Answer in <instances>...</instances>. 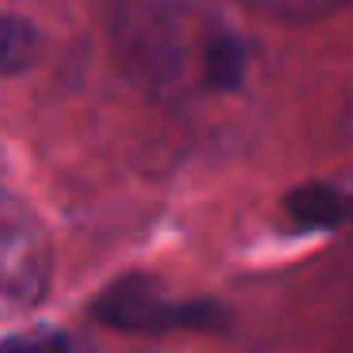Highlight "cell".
<instances>
[{
    "label": "cell",
    "mask_w": 353,
    "mask_h": 353,
    "mask_svg": "<svg viewBox=\"0 0 353 353\" xmlns=\"http://www.w3.org/2000/svg\"><path fill=\"white\" fill-rule=\"evenodd\" d=\"M99 319L118 330H168V327H209L216 312L209 304H179L160 292V285L141 274L114 281L99 296Z\"/></svg>",
    "instance_id": "1"
},
{
    "label": "cell",
    "mask_w": 353,
    "mask_h": 353,
    "mask_svg": "<svg viewBox=\"0 0 353 353\" xmlns=\"http://www.w3.org/2000/svg\"><path fill=\"white\" fill-rule=\"evenodd\" d=\"M285 213L304 232H334L353 224V194L338 186L307 183L285 198Z\"/></svg>",
    "instance_id": "2"
},
{
    "label": "cell",
    "mask_w": 353,
    "mask_h": 353,
    "mask_svg": "<svg viewBox=\"0 0 353 353\" xmlns=\"http://www.w3.org/2000/svg\"><path fill=\"white\" fill-rule=\"evenodd\" d=\"M201 72H205V84L216 92L239 88L247 77V46L236 34H213L201 54Z\"/></svg>",
    "instance_id": "3"
},
{
    "label": "cell",
    "mask_w": 353,
    "mask_h": 353,
    "mask_svg": "<svg viewBox=\"0 0 353 353\" xmlns=\"http://www.w3.org/2000/svg\"><path fill=\"white\" fill-rule=\"evenodd\" d=\"M34 54H39L34 23L0 12V77H16V72L31 69Z\"/></svg>",
    "instance_id": "4"
},
{
    "label": "cell",
    "mask_w": 353,
    "mask_h": 353,
    "mask_svg": "<svg viewBox=\"0 0 353 353\" xmlns=\"http://www.w3.org/2000/svg\"><path fill=\"white\" fill-rule=\"evenodd\" d=\"M0 353H72L69 338L54 327H34L0 342Z\"/></svg>",
    "instance_id": "5"
}]
</instances>
